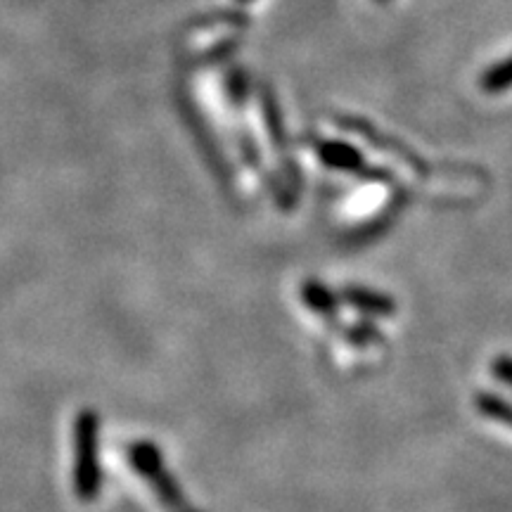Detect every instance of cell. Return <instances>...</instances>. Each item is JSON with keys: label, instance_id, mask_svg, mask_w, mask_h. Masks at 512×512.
<instances>
[{"label": "cell", "instance_id": "obj_6", "mask_svg": "<svg viewBox=\"0 0 512 512\" xmlns=\"http://www.w3.org/2000/svg\"><path fill=\"white\" fill-rule=\"evenodd\" d=\"M302 297L306 299V304H309L313 311L325 313V316L335 311V306H337L335 304V297H332V294L325 290L323 285H316V283L304 285L302 287Z\"/></svg>", "mask_w": 512, "mask_h": 512}, {"label": "cell", "instance_id": "obj_4", "mask_svg": "<svg viewBox=\"0 0 512 512\" xmlns=\"http://www.w3.org/2000/svg\"><path fill=\"white\" fill-rule=\"evenodd\" d=\"M320 157H323L330 166H339V169H347V171H356L363 166L361 155L347 145H337V143L320 145Z\"/></svg>", "mask_w": 512, "mask_h": 512}, {"label": "cell", "instance_id": "obj_7", "mask_svg": "<svg viewBox=\"0 0 512 512\" xmlns=\"http://www.w3.org/2000/svg\"><path fill=\"white\" fill-rule=\"evenodd\" d=\"M491 373H494L505 387L512 389V356H498L496 361L491 363Z\"/></svg>", "mask_w": 512, "mask_h": 512}, {"label": "cell", "instance_id": "obj_5", "mask_svg": "<svg viewBox=\"0 0 512 512\" xmlns=\"http://www.w3.org/2000/svg\"><path fill=\"white\" fill-rule=\"evenodd\" d=\"M482 88L486 93H503L512 88V55L508 60L498 62L496 67H491L489 72L484 74Z\"/></svg>", "mask_w": 512, "mask_h": 512}, {"label": "cell", "instance_id": "obj_3", "mask_svg": "<svg viewBox=\"0 0 512 512\" xmlns=\"http://www.w3.org/2000/svg\"><path fill=\"white\" fill-rule=\"evenodd\" d=\"M477 408L479 413L486 415L489 420H496L505 427H512V403L508 399H503V396L482 392L477 396Z\"/></svg>", "mask_w": 512, "mask_h": 512}, {"label": "cell", "instance_id": "obj_1", "mask_svg": "<svg viewBox=\"0 0 512 512\" xmlns=\"http://www.w3.org/2000/svg\"><path fill=\"white\" fill-rule=\"evenodd\" d=\"M100 420L93 411H81L74 420V494L91 503L100 494Z\"/></svg>", "mask_w": 512, "mask_h": 512}, {"label": "cell", "instance_id": "obj_2", "mask_svg": "<svg viewBox=\"0 0 512 512\" xmlns=\"http://www.w3.org/2000/svg\"><path fill=\"white\" fill-rule=\"evenodd\" d=\"M344 299L354 306V309H361L363 313H373V316H389L394 313L392 299L382 297V294L363 290V287H349L344 290Z\"/></svg>", "mask_w": 512, "mask_h": 512}]
</instances>
